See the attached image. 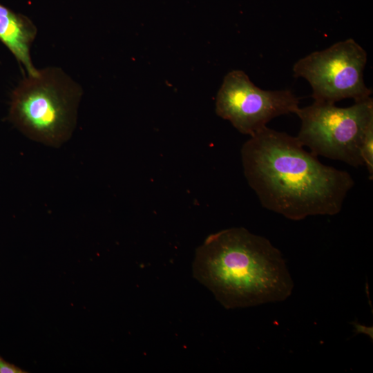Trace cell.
<instances>
[{
    "instance_id": "cell-1",
    "label": "cell",
    "mask_w": 373,
    "mask_h": 373,
    "mask_svg": "<svg viewBox=\"0 0 373 373\" xmlns=\"http://www.w3.org/2000/svg\"><path fill=\"white\" fill-rule=\"evenodd\" d=\"M241 160L262 206L291 220L338 214L354 185L348 172L321 162L296 137L267 126L243 144Z\"/></svg>"
},
{
    "instance_id": "cell-2",
    "label": "cell",
    "mask_w": 373,
    "mask_h": 373,
    "mask_svg": "<svg viewBox=\"0 0 373 373\" xmlns=\"http://www.w3.org/2000/svg\"><path fill=\"white\" fill-rule=\"evenodd\" d=\"M192 274L228 309L283 301L294 286L280 251L244 227L209 235L195 250Z\"/></svg>"
},
{
    "instance_id": "cell-3",
    "label": "cell",
    "mask_w": 373,
    "mask_h": 373,
    "mask_svg": "<svg viewBox=\"0 0 373 373\" xmlns=\"http://www.w3.org/2000/svg\"><path fill=\"white\" fill-rule=\"evenodd\" d=\"M80 93L61 70H39L13 91L9 119L31 139L59 146L73 131Z\"/></svg>"
},
{
    "instance_id": "cell-4",
    "label": "cell",
    "mask_w": 373,
    "mask_h": 373,
    "mask_svg": "<svg viewBox=\"0 0 373 373\" xmlns=\"http://www.w3.org/2000/svg\"><path fill=\"white\" fill-rule=\"evenodd\" d=\"M295 114L301 121L296 137L312 154L353 167L363 166L361 148L368 128L373 125L371 97L348 107L314 101L299 107Z\"/></svg>"
},
{
    "instance_id": "cell-5",
    "label": "cell",
    "mask_w": 373,
    "mask_h": 373,
    "mask_svg": "<svg viewBox=\"0 0 373 373\" xmlns=\"http://www.w3.org/2000/svg\"><path fill=\"white\" fill-rule=\"evenodd\" d=\"M366 62V51L350 38L300 59L292 70L295 77L309 82L315 102L335 104L347 98L358 102L372 94L363 79Z\"/></svg>"
},
{
    "instance_id": "cell-6",
    "label": "cell",
    "mask_w": 373,
    "mask_h": 373,
    "mask_svg": "<svg viewBox=\"0 0 373 373\" xmlns=\"http://www.w3.org/2000/svg\"><path fill=\"white\" fill-rule=\"evenodd\" d=\"M298 108L299 98L290 90H262L240 70L224 76L216 100V114L249 136L274 118L296 113Z\"/></svg>"
},
{
    "instance_id": "cell-7",
    "label": "cell",
    "mask_w": 373,
    "mask_h": 373,
    "mask_svg": "<svg viewBox=\"0 0 373 373\" xmlns=\"http://www.w3.org/2000/svg\"><path fill=\"white\" fill-rule=\"evenodd\" d=\"M36 35L37 28L29 18L0 3V41L32 76L39 71L33 66L30 52Z\"/></svg>"
},
{
    "instance_id": "cell-8",
    "label": "cell",
    "mask_w": 373,
    "mask_h": 373,
    "mask_svg": "<svg viewBox=\"0 0 373 373\" xmlns=\"http://www.w3.org/2000/svg\"><path fill=\"white\" fill-rule=\"evenodd\" d=\"M361 156L369 174V179L373 177V125L370 126L363 138L361 148Z\"/></svg>"
},
{
    "instance_id": "cell-9",
    "label": "cell",
    "mask_w": 373,
    "mask_h": 373,
    "mask_svg": "<svg viewBox=\"0 0 373 373\" xmlns=\"http://www.w3.org/2000/svg\"><path fill=\"white\" fill-rule=\"evenodd\" d=\"M23 369L16 366L14 364L6 361L0 356V373H26Z\"/></svg>"
}]
</instances>
